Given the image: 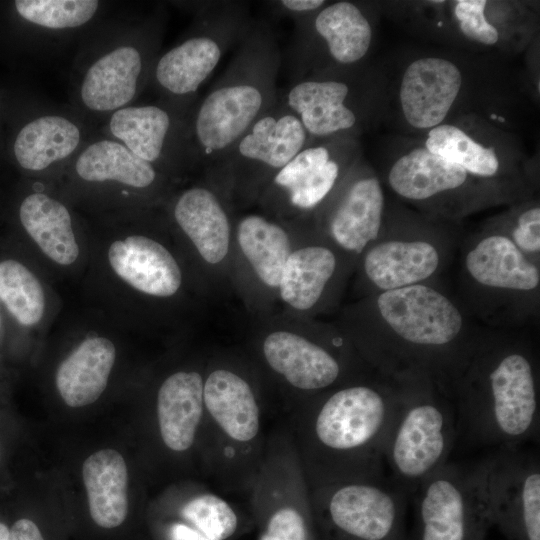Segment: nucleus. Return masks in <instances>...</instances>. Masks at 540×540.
<instances>
[{
    "instance_id": "1",
    "label": "nucleus",
    "mask_w": 540,
    "mask_h": 540,
    "mask_svg": "<svg viewBox=\"0 0 540 540\" xmlns=\"http://www.w3.org/2000/svg\"><path fill=\"white\" fill-rule=\"evenodd\" d=\"M447 396L457 417V440L468 447L490 453L539 440L537 366L523 345L475 342L452 374Z\"/></svg>"
},
{
    "instance_id": "2",
    "label": "nucleus",
    "mask_w": 540,
    "mask_h": 540,
    "mask_svg": "<svg viewBox=\"0 0 540 540\" xmlns=\"http://www.w3.org/2000/svg\"><path fill=\"white\" fill-rule=\"evenodd\" d=\"M375 305L386 327L363 341L368 361L385 379L432 383L446 392L452 374L475 343L464 338L458 307L422 283L382 291Z\"/></svg>"
},
{
    "instance_id": "3",
    "label": "nucleus",
    "mask_w": 540,
    "mask_h": 540,
    "mask_svg": "<svg viewBox=\"0 0 540 540\" xmlns=\"http://www.w3.org/2000/svg\"><path fill=\"white\" fill-rule=\"evenodd\" d=\"M224 72L187 117L192 168L221 162L238 139L279 99L282 52L271 24L253 19Z\"/></svg>"
},
{
    "instance_id": "4",
    "label": "nucleus",
    "mask_w": 540,
    "mask_h": 540,
    "mask_svg": "<svg viewBox=\"0 0 540 540\" xmlns=\"http://www.w3.org/2000/svg\"><path fill=\"white\" fill-rule=\"evenodd\" d=\"M413 385L383 378L349 384L324 397L313 432L329 479L339 483L388 475L386 443Z\"/></svg>"
},
{
    "instance_id": "5",
    "label": "nucleus",
    "mask_w": 540,
    "mask_h": 540,
    "mask_svg": "<svg viewBox=\"0 0 540 540\" xmlns=\"http://www.w3.org/2000/svg\"><path fill=\"white\" fill-rule=\"evenodd\" d=\"M192 6L195 16L189 29L171 48L159 52L148 81L162 101L186 112L194 106L200 87L253 21L246 1H199Z\"/></svg>"
},
{
    "instance_id": "6",
    "label": "nucleus",
    "mask_w": 540,
    "mask_h": 540,
    "mask_svg": "<svg viewBox=\"0 0 540 540\" xmlns=\"http://www.w3.org/2000/svg\"><path fill=\"white\" fill-rule=\"evenodd\" d=\"M457 437L450 398L432 383L414 384L388 436V475L414 496L420 484L449 461Z\"/></svg>"
},
{
    "instance_id": "7",
    "label": "nucleus",
    "mask_w": 540,
    "mask_h": 540,
    "mask_svg": "<svg viewBox=\"0 0 540 540\" xmlns=\"http://www.w3.org/2000/svg\"><path fill=\"white\" fill-rule=\"evenodd\" d=\"M55 481L66 506H79L93 526L105 531L123 527L136 496L133 459L121 440L105 439L76 453Z\"/></svg>"
},
{
    "instance_id": "8",
    "label": "nucleus",
    "mask_w": 540,
    "mask_h": 540,
    "mask_svg": "<svg viewBox=\"0 0 540 540\" xmlns=\"http://www.w3.org/2000/svg\"><path fill=\"white\" fill-rule=\"evenodd\" d=\"M294 25L284 59L290 82L359 68L373 40L368 13L353 1L328 2Z\"/></svg>"
},
{
    "instance_id": "9",
    "label": "nucleus",
    "mask_w": 540,
    "mask_h": 540,
    "mask_svg": "<svg viewBox=\"0 0 540 540\" xmlns=\"http://www.w3.org/2000/svg\"><path fill=\"white\" fill-rule=\"evenodd\" d=\"M308 143L302 123L279 96L224 159L211 167L221 176L233 206L247 207L257 204L274 176Z\"/></svg>"
},
{
    "instance_id": "10",
    "label": "nucleus",
    "mask_w": 540,
    "mask_h": 540,
    "mask_svg": "<svg viewBox=\"0 0 540 540\" xmlns=\"http://www.w3.org/2000/svg\"><path fill=\"white\" fill-rule=\"evenodd\" d=\"M356 138L308 143L270 181L257 204L282 219H307L359 161Z\"/></svg>"
},
{
    "instance_id": "11",
    "label": "nucleus",
    "mask_w": 540,
    "mask_h": 540,
    "mask_svg": "<svg viewBox=\"0 0 540 540\" xmlns=\"http://www.w3.org/2000/svg\"><path fill=\"white\" fill-rule=\"evenodd\" d=\"M164 15L157 10L126 41L112 44L85 68L78 87L81 106L94 115H110L131 105L148 84L159 54Z\"/></svg>"
},
{
    "instance_id": "12",
    "label": "nucleus",
    "mask_w": 540,
    "mask_h": 540,
    "mask_svg": "<svg viewBox=\"0 0 540 540\" xmlns=\"http://www.w3.org/2000/svg\"><path fill=\"white\" fill-rule=\"evenodd\" d=\"M421 540H479L491 523L485 495V458L446 462L418 487Z\"/></svg>"
},
{
    "instance_id": "13",
    "label": "nucleus",
    "mask_w": 540,
    "mask_h": 540,
    "mask_svg": "<svg viewBox=\"0 0 540 540\" xmlns=\"http://www.w3.org/2000/svg\"><path fill=\"white\" fill-rule=\"evenodd\" d=\"M368 84L359 67L290 82L279 96L302 123L309 143L356 138L369 115Z\"/></svg>"
},
{
    "instance_id": "14",
    "label": "nucleus",
    "mask_w": 540,
    "mask_h": 540,
    "mask_svg": "<svg viewBox=\"0 0 540 540\" xmlns=\"http://www.w3.org/2000/svg\"><path fill=\"white\" fill-rule=\"evenodd\" d=\"M485 495L490 522L516 540H540V459L523 448L485 457Z\"/></svg>"
},
{
    "instance_id": "15",
    "label": "nucleus",
    "mask_w": 540,
    "mask_h": 540,
    "mask_svg": "<svg viewBox=\"0 0 540 540\" xmlns=\"http://www.w3.org/2000/svg\"><path fill=\"white\" fill-rule=\"evenodd\" d=\"M333 526L354 540H404L410 494L389 475L339 482L322 493Z\"/></svg>"
},
{
    "instance_id": "16",
    "label": "nucleus",
    "mask_w": 540,
    "mask_h": 540,
    "mask_svg": "<svg viewBox=\"0 0 540 540\" xmlns=\"http://www.w3.org/2000/svg\"><path fill=\"white\" fill-rule=\"evenodd\" d=\"M384 204L379 179L358 161L311 220L335 248L361 255L381 232Z\"/></svg>"
},
{
    "instance_id": "17",
    "label": "nucleus",
    "mask_w": 540,
    "mask_h": 540,
    "mask_svg": "<svg viewBox=\"0 0 540 540\" xmlns=\"http://www.w3.org/2000/svg\"><path fill=\"white\" fill-rule=\"evenodd\" d=\"M189 112L162 100L128 105L109 115L107 131L161 172H182L192 168L187 143Z\"/></svg>"
},
{
    "instance_id": "18",
    "label": "nucleus",
    "mask_w": 540,
    "mask_h": 540,
    "mask_svg": "<svg viewBox=\"0 0 540 540\" xmlns=\"http://www.w3.org/2000/svg\"><path fill=\"white\" fill-rule=\"evenodd\" d=\"M201 182L181 191L171 203V218L212 268L231 261L234 209L230 194L214 168L203 171Z\"/></svg>"
},
{
    "instance_id": "19",
    "label": "nucleus",
    "mask_w": 540,
    "mask_h": 540,
    "mask_svg": "<svg viewBox=\"0 0 540 540\" xmlns=\"http://www.w3.org/2000/svg\"><path fill=\"white\" fill-rule=\"evenodd\" d=\"M310 224V218L282 219L264 212L236 218L231 258L239 261L247 283L277 297L287 258Z\"/></svg>"
},
{
    "instance_id": "20",
    "label": "nucleus",
    "mask_w": 540,
    "mask_h": 540,
    "mask_svg": "<svg viewBox=\"0 0 540 540\" xmlns=\"http://www.w3.org/2000/svg\"><path fill=\"white\" fill-rule=\"evenodd\" d=\"M464 88L459 65L441 56H423L402 73L398 102L405 123L419 131L446 122Z\"/></svg>"
},
{
    "instance_id": "21",
    "label": "nucleus",
    "mask_w": 540,
    "mask_h": 540,
    "mask_svg": "<svg viewBox=\"0 0 540 540\" xmlns=\"http://www.w3.org/2000/svg\"><path fill=\"white\" fill-rule=\"evenodd\" d=\"M262 352L270 368L300 390L327 389L343 375V363L332 351L291 329L269 331Z\"/></svg>"
},
{
    "instance_id": "22",
    "label": "nucleus",
    "mask_w": 540,
    "mask_h": 540,
    "mask_svg": "<svg viewBox=\"0 0 540 540\" xmlns=\"http://www.w3.org/2000/svg\"><path fill=\"white\" fill-rule=\"evenodd\" d=\"M311 223L285 263L277 298L295 313L317 309L333 284L339 268L334 246L312 240Z\"/></svg>"
},
{
    "instance_id": "23",
    "label": "nucleus",
    "mask_w": 540,
    "mask_h": 540,
    "mask_svg": "<svg viewBox=\"0 0 540 540\" xmlns=\"http://www.w3.org/2000/svg\"><path fill=\"white\" fill-rule=\"evenodd\" d=\"M116 359V347L106 337H88L77 344L55 371L54 385L61 405L71 412L96 405L108 388Z\"/></svg>"
},
{
    "instance_id": "24",
    "label": "nucleus",
    "mask_w": 540,
    "mask_h": 540,
    "mask_svg": "<svg viewBox=\"0 0 540 540\" xmlns=\"http://www.w3.org/2000/svg\"><path fill=\"white\" fill-rule=\"evenodd\" d=\"M113 271L135 290L158 298L175 295L182 286V270L172 253L145 235L114 241L108 249Z\"/></svg>"
},
{
    "instance_id": "25",
    "label": "nucleus",
    "mask_w": 540,
    "mask_h": 540,
    "mask_svg": "<svg viewBox=\"0 0 540 540\" xmlns=\"http://www.w3.org/2000/svg\"><path fill=\"white\" fill-rule=\"evenodd\" d=\"M204 380L193 370L167 376L158 388L155 415L161 442L173 453L189 450L195 441L204 409Z\"/></svg>"
},
{
    "instance_id": "26",
    "label": "nucleus",
    "mask_w": 540,
    "mask_h": 540,
    "mask_svg": "<svg viewBox=\"0 0 540 540\" xmlns=\"http://www.w3.org/2000/svg\"><path fill=\"white\" fill-rule=\"evenodd\" d=\"M439 249L423 239H391L370 245L363 253L366 279L380 292L421 284L439 268Z\"/></svg>"
},
{
    "instance_id": "27",
    "label": "nucleus",
    "mask_w": 540,
    "mask_h": 540,
    "mask_svg": "<svg viewBox=\"0 0 540 540\" xmlns=\"http://www.w3.org/2000/svg\"><path fill=\"white\" fill-rule=\"evenodd\" d=\"M476 179L424 145L400 155L387 175L388 184L397 195L417 203L455 193Z\"/></svg>"
},
{
    "instance_id": "28",
    "label": "nucleus",
    "mask_w": 540,
    "mask_h": 540,
    "mask_svg": "<svg viewBox=\"0 0 540 540\" xmlns=\"http://www.w3.org/2000/svg\"><path fill=\"white\" fill-rule=\"evenodd\" d=\"M464 264L474 282L490 289L532 292L540 284L538 267L502 234L480 239L466 254Z\"/></svg>"
},
{
    "instance_id": "29",
    "label": "nucleus",
    "mask_w": 540,
    "mask_h": 540,
    "mask_svg": "<svg viewBox=\"0 0 540 540\" xmlns=\"http://www.w3.org/2000/svg\"><path fill=\"white\" fill-rule=\"evenodd\" d=\"M73 170L86 183H113L140 191L156 189L166 175L112 138L86 143L75 156Z\"/></svg>"
},
{
    "instance_id": "30",
    "label": "nucleus",
    "mask_w": 540,
    "mask_h": 540,
    "mask_svg": "<svg viewBox=\"0 0 540 540\" xmlns=\"http://www.w3.org/2000/svg\"><path fill=\"white\" fill-rule=\"evenodd\" d=\"M83 146L84 131L76 120L47 113L35 117L19 130L13 152L21 168L44 172L75 157Z\"/></svg>"
},
{
    "instance_id": "31",
    "label": "nucleus",
    "mask_w": 540,
    "mask_h": 540,
    "mask_svg": "<svg viewBox=\"0 0 540 540\" xmlns=\"http://www.w3.org/2000/svg\"><path fill=\"white\" fill-rule=\"evenodd\" d=\"M204 406L222 428L236 441L253 439L260 426L259 408L249 383L234 371L213 370L204 381Z\"/></svg>"
},
{
    "instance_id": "32",
    "label": "nucleus",
    "mask_w": 540,
    "mask_h": 540,
    "mask_svg": "<svg viewBox=\"0 0 540 540\" xmlns=\"http://www.w3.org/2000/svg\"><path fill=\"white\" fill-rule=\"evenodd\" d=\"M20 222L52 261L70 265L79 256V246L68 208L56 198L42 192L27 195L19 207Z\"/></svg>"
},
{
    "instance_id": "33",
    "label": "nucleus",
    "mask_w": 540,
    "mask_h": 540,
    "mask_svg": "<svg viewBox=\"0 0 540 540\" xmlns=\"http://www.w3.org/2000/svg\"><path fill=\"white\" fill-rule=\"evenodd\" d=\"M423 145L432 153L461 166L477 179L494 178L502 169L497 148L458 124L444 122L428 130Z\"/></svg>"
},
{
    "instance_id": "34",
    "label": "nucleus",
    "mask_w": 540,
    "mask_h": 540,
    "mask_svg": "<svg viewBox=\"0 0 540 540\" xmlns=\"http://www.w3.org/2000/svg\"><path fill=\"white\" fill-rule=\"evenodd\" d=\"M46 487L47 476L22 471L0 492L8 513L11 540H50L41 519Z\"/></svg>"
},
{
    "instance_id": "35",
    "label": "nucleus",
    "mask_w": 540,
    "mask_h": 540,
    "mask_svg": "<svg viewBox=\"0 0 540 540\" xmlns=\"http://www.w3.org/2000/svg\"><path fill=\"white\" fill-rule=\"evenodd\" d=\"M0 299L21 325H35L43 317L45 295L42 285L25 265L16 260L0 262Z\"/></svg>"
},
{
    "instance_id": "36",
    "label": "nucleus",
    "mask_w": 540,
    "mask_h": 540,
    "mask_svg": "<svg viewBox=\"0 0 540 540\" xmlns=\"http://www.w3.org/2000/svg\"><path fill=\"white\" fill-rule=\"evenodd\" d=\"M96 0H16L21 18L50 31L76 29L88 24L98 13Z\"/></svg>"
},
{
    "instance_id": "37",
    "label": "nucleus",
    "mask_w": 540,
    "mask_h": 540,
    "mask_svg": "<svg viewBox=\"0 0 540 540\" xmlns=\"http://www.w3.org/2000/svg\"><path fill=\"white\" fill-rule=\"evenodd\" d=\"M182 517L210 540H224L237 527V516L221 498L204 494L193 497L181 509Z\"/></svg>"
},
{
    "instance_id": "38",
    "label": "nucleus",
    "mask_w": 540,
    "mask_h": 540,
    "mask_svg": "<svg viewBox=\"0 0 540 540\" xmlns=\"http://www.w3.org/2000/svg\"><path fill=\"white\" fill-rule=\"evenodd\" d=\"M485 0H459L454 2L453 15L459 30L465 38L485 46L496 45L500 40V33L492 25L487 16Z\"/></svg>"
},
{
    "instance_id": "39",
    "label": "nucleus",
    "mask_w": 540,
    "mask_h": 540,
    "mask_svg": "<svg viewBox=\"0 0 540 540\" xmlns=\"http://www.w3.org/2000/svg\"><path fill=\"white\" fill-rule=\"evenodd\" d=\"M24 439L25 430L16 414L0 409V492L14 482L20 471L16 459Z\"/></svg>"
},
{
    "instance_id": "40",
    "label": "nucleus",
    "mask_w": 540,
    "mask_h": 540,
    "mask_svg": "<svg viewBox=\"0 0 540 540\" xmlns=\"http://www.w3.org/2000/svg\"><path fill=\"white\" fill-rule=\"evenodd\" d=\"M513 243L525 255L539 254L540 251V208L531 206L517 217L511 232Z\"/></svg>"
},
{
    "instance_id": "41",
    "label": "nucleus",
    "mask_w": 540,
    "mask_h": 540,
    "mask_svg": "<svg viewBox=\"0 0 540 540\" xmlns=\"http://www.w3.org/2000/svg\"><path fill=\"white\" fill-rule=\"evenodd\" d=\"M262 540H306L302 516L293 508H282L269 520Z\"/></svg>"
},
{
    "instance_id": "42",
    "label": "nucleus",
    "mask_w": 540,
    "mask_h": 540,
    "mask_svg": "<svg viewBox=\"0 0 540 540\" xmlns=\"http://www.w3.org/2000/svg\"><path fill=\"white\" fill-rule=\"evenodd\" d=\"M266 3L274 15L288 17L296 22L311 16L328 2L325 0H276Z\"/></svg>"
},
{
    "instance_id": "43",
    "label": "nucleus",
    "mask_w": 540,
    "mask_h": 540,
    "mask_svg": "<svg viewBox=\"0 0 540 540\" xmlns=\"http://www.w3.org/2000/svg\"><path fill=\"white\" fill-rule=\"evenodd\" d=\"M170 540H210L196 529L183 523H175L170 528Z\"/></svg>"
},
{
    "instance_id": "44",
    "label": "nucleus",
    "mask_w": 540,
    "mask_h": 540,
    "mask_svg": "<svg viewBox=\"0 0 540 540\" xmlns=\"http://www.w3.org/2000/svg\"><path fill=\"white\" fill-rule=\"evenodd\" d=\"M0 540H11L10 524L7 509L0 495Z\"/></svg>"
}]
</instances>
